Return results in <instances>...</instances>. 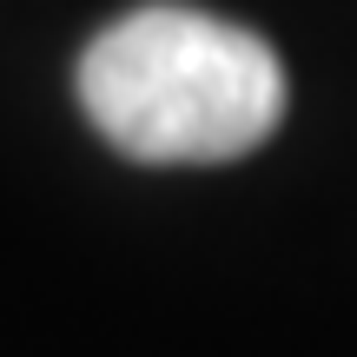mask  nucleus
Listing matches in <instances>:
<instances>
[{"label": "nucleus", "mask_w": 357, "mask_h": 357, "mask_svg": "<svg viewBox=\"0 0 357 357\" xmlns=\"http://www.w3.org/2000/svg\"><path fill=\"white\" fill-rule=\"evenodd\" d=\"M86 119L146 166H225L284 119V66L252 26L153 0L79 53Z\"/></svg>", "instance_id": "f257e3e1"}]
</instances>
